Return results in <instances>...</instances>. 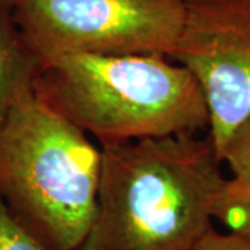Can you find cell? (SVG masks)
<instances>
[{
  "instance_id": "8992f818",
  "label": "cell",
  "mask_w": 250,
  "mask_h": 250,
  "mask_svg": "<svg viewBox=\"0 0 250 250\" xmlns=\"http://www.w3.org/2000/svg\"><path fill=\"white\" fill-rule=\"evenodd\" d=\"M41 70L11 10L0 6V128L18 99L34 90Z\"/></svg>"
},
{
  "instance_id": "5b68a950",
  "label": "cell",
  "mask_w": 250,
  "mask_h": 250,
  "mask_svg": "<svg viewBox=\"0 0 250 250\" xmlns=\"http://www.w3.org/2000/svg\"><path fill=\"white\" fill-rule=\"evenodd\" d=\"M184 6L170 59L200 83L210 111L208 136L220 157L233 129L250 116V0H184Z\"/></svg>"
},
{
  "instance_id": "9c48e42d",
  "label": "cell",
  "mask_w": 250,
  "mask_h": 250,
  "mask_svg": "<svg viewBox=\"0 0 250 250\" xmlns=\"http://www.w3.org/2000/svg\"><path fill=\"white\" fill-rule=\"evenodd\" d=\"M0 250H45L13 217L0 197Z\"/></svg>"
},
{
  "instance_id": "277c9868",
  "label": "cell",
  "mask_w": 250,
  "mask_h": 250,
  "mask_svg": "<svg viewBox=\"0 0 250 250\" xmlns=\"http://www.w3.org/2000/svg\"><path fill=\"white\" fill-rule=\"evenodd\" d=\"M184 11V0H20L11 10L41 68L70 54L170 57Z\"/></svg>"
},
{
  "instance_id": "52a82bcc",
  "label": "cell",
  "mask_w": 250,
  "mask_h": 250,
  "mask_svg": "<svg viewBox=\"0 0 250 250\" xmlns=\"http://www.w3.org/2000/svg\"><path fill=\"white\" fill-rule=\"evenodd\" d=\"M213 220L250 241V181H224L213 203Z\"/></svg>"
},
{
  "instance_id": "3957f363",
  "label": "cell",
  "mask_w": 250,
  "mask_h": 250,
  "mask_svg": "<svg viewBox=\"0 0 250 250\" xmlns=\"http://www.w3.org/2000/svg\"><path fill=\"white\" fill-rule=\"evenodd\" d=\"M102 147L46 106L18 99L0 128V197L45 250H77L98 205Z\"/></svg>"
},
{
  "instance_id": "ba28073f",
  "label": "cell",
  "mask_w": 250,
  "mask_h": 250,
  "mask_svg": "<svg viewBox=\"0 0 250 250\" xmlns=\"http://www.w3.org/2000/svg\"><path fill=\"white\" fill-rule=\"evenodd\" d=\"M220 159L227 163L232 178L250 181V116L229 135L220 153Z\"/></svg>"
},
{
  "instance_id": "30bf717a",
  "label": "cell",
  "mask_w": 250,
  "mask_h": 250,
  "mask_svg": "<svg viewBox=\"0 0 250 250\" xmlns=\"http://www.w3.org/2000/svg\"><path fill=\"white\" fill-rule=\"evenodd\" d=\"M195 250H250V241L232 232L221 233L211 228Z\"/></svg>"
},
{
  "instance_id": "7a4b0ae2",
  "label": "cell",
  "mask_w": 250,
  "mask_h": 250,
  "mask_svg": "<svg viewBox=\"0 0 250 250\" xmlns=\"http://www.w3.org/2000/svg\"><path fill=\"white\" fill-rule=\"evenodd\" d=\"M34 92L100 146L210 128L200 83L164 54L62 56L41 70Z\"/></svg>"
},
{
  "instance_id": "6da1fadb",
  "label": "cell",
  "mask_w": 250,
  "mask_h": 250,
  "mask_svg": "<svg viewBox=\"0 0 250 250\" xmlns=\"http://www.w3.org/2000/svg\"><path fill=\"white\" fill-rule=\"evenodd\" d=\"M98 205L77 250H195L225 178L211 138L102 145Z\"/></svg>"
},
{
  "instance_id": "8fae6325",
  "label": "cell",
  "mask_w": 250,
  "mask_h": 250,
  "mask_svg": "<svg viewBox=\"0 0 250 250\" xmlns=\"http://www.w3.org/2000/svg\"><path fill=\"white\" fill-rule=\"evenodd\" d=\"M18 1L20 0H0V6H3V7H6V9L9 10H13Z\"/></svg>"
}]
</instances>
